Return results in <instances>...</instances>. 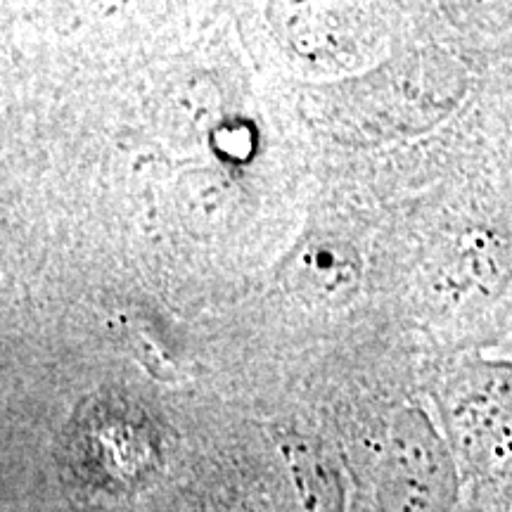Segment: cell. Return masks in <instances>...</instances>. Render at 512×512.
<instances>
[{
	"label": "cell",
	"instance_id": "6da1fadb",
	"mask_svg": "<svg viewBox=\"0 0 512 512\" xmlns=\"http://www.w3.org/2000/svg\"><path fill=\"white\" fill-rule=\"evenodd\" d=\"M458 472L432 420L420 408L394 415L377 472L380 512H453Z\"/></svg>",
	"mask_w": 512,
	"mask_h": 512
},
{
	"label": "cell",
	"instance_id": "7a4b0ae2",
	"mask_svg": "<svg viewBox=\"0 0 512 512\" xmlns=\"http://www.w3.org/2000/svg\"><path fill=\"white\" fill-rule=\"evenodd\" d=\"M508 382L494 380L491 384H477L463 394L453 408V432L463 451L472 458L484 456L486 451L496 448L508 425Z\"/></svg>",
	"mask_w": 512,
	"mask_h": 512
},
{
	"label": "cell",
	"instance_id": "277c9868",
	"mask_svg": "<svg viewBox=\"0 0 512 512\" xmlns=\"http://www.w3.org/2000/svg\"><path fill=\"white\" fill-rule=\"evenodd\" d=\"M287 470L292 475V486L304 512H339V489L335 472L328 470L311 448L290 446Z\"/></svg>",
	"mask_w": 512,
	"mask_h": 512
},
{
	"label": "cell",
	"instance_id": "3957f363",
	"mask_svg": "<svg viewBox=\"0 0 512 512\" xmlns=\"http://www.w3.org/2000/svg\"><path fill=\"white\" fill-rule=\"evenodd\" d=\"M297 278L302 290L323 302L335 304L337 299H347L356 290V259L349 249L316 242L299 256Z\"/></svg>",
	"mask_w": 512,
	"mask_h": 512
}]
</instances>
